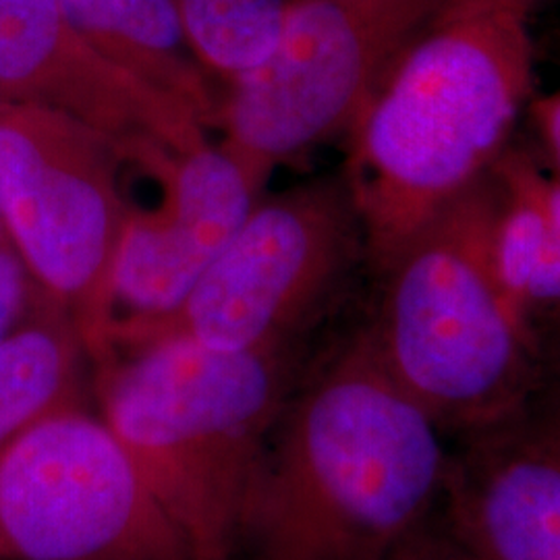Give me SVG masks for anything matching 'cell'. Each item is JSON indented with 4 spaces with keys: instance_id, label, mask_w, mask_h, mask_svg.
Wrapping results in <instances>:
<instances>
[{
    "instance_id": "1",
    "label": "cell",
    "mask_w": 560,
    "mask_h": 560,
    "mask_svg": "<svg viewBox=\"0 0 560 560\" xmlns=\"http://www.w3.org/2000/svg\"><path fill=\"white\" fill-rule=\"evenodd\" d=\"M448 439L365 326L301 382L249 502V560H381L442 501Z\"/></svg>"
},
{
    "instance_id": "2",
    "label": "cell",
    "mask_w": 560,
    "mask_h": 560,
    "mask_svg": "<svg viewBox=\"0 0 560 560\" xmlns=\"http://www.w3.org/2000/svg\"><path fill=\"white\" fill-rule=\"evenodd\" d=\"M529 18L523 0H442L347 131L342 175L376 275L509 148L534 101Z\"/></svg>"
},
{
    "instance_id": "3",
    "label": "cell",
    "mask_w": 560,
    "mask_h": 560,
    "mask_svg": "<svg viewBox=\"0 0 560 560\" xmlns=\"http://www.w3.org/2000/svg\"><path fill=\"white\" fill-rule=\"evenodd\" d=\"M295 345L162 339L101 363L102 420L191 560H233L270 439L293 395Z\"/></svg>"
},
{
    "instance_id": "4",
    "label": "cell",
    "mask_w": 560,
    "mask_h": 560,
    "mask_svg": "<svg viewBox=\"0 0 560 560\" xmlns=\"http://www.w3.org/2000/svg\"><path fill=\"white\" fill-rule=\"evenodd\" d=\"M499 203L490 171L428 222L378 275L381 300L365 326L386 372L446 439L540 390L538 332L494 272Z\"/></svg>"
},
{
    "instance_id": "5",
    "label": "cell",
    "mask_w": 560,
    "mask_h": 560,
    "mask_svg": "<svg viewBox=\"0 0 560 560\" xmlns=\"http://www.w3.org/2000/svg\"><path fill=\"white\" fill-rule=\"evenodd\" d=\"M117 143L65 113L0 101V219L38 289L104 361L113 277L131 206Z\"/></svg>"
},
{
    "instance_id": "6",
    "label": "cell",
    "mask_w": 560,
    "mask_h": 560,
    "mask_svg": "<svg viewBox=\"0 0 560 560\" xmlns=\"http://www.w3.org/2000/svg\"><path fill=\"white\" fill-rule=\"evenodd\" d=\"M361 261L365 233L345 175L301 183L258 201L179 307L113 355L175 337L235 351L293 345Z\"/></svg>"
},
{
    "instance_id": "7",
    "label": "cell",
    "mask_w": 560,
    "mask_h": 560,
    "mask_svg": "<svg viewBox=\"0 0 560 560\" xmlns=\"http://www.w3.org/2000/svg\"><path fill=\"white\" fill-rule=\"evenodd\" d=\"M442 0H289L268 57L221 102V148L261 194L280 162L347 133Z\"/></svg>"
},
{
    "instance_id": "8",
    "label": "cell",
    "mask_w": 560,
    "mask_h": 560,
    "mask_svg": "<svg viewBox=\"0 0 560 560\" xmlns=\"http://www.w3.org/2000/svg\"><path fill=\"white\" fill-rule=\"evenodd\" d=\"M0 560H191L101 413L67 407L0 448Z\"/></svg>"
},
{
    "instance_id": "9",
    "label": "cell",
    "mask_w": 560,
    "mask_h": 560,
    "mask_svg": "<svg viewBox=\"0 0 560 560\" xmlns=\"http://www.w3.org/2000/svg\"><path fill=\"white\" fill-rule=\"evenodd\" d=\"M0 101L81 120L156 177L208 143L189 110L96 52L60 0H0Z\"/></svg>"
},
{
    "instance_id": "10",
    "label": "cell",
    "mask_w": 560,
    "mask_h": 560,
    "mask_svg": "<svg viewBox=\"0 0 560 560\" xmlns=\"http://www.w3.org/2000/svg\"><path fill=\"white\" fill-rule=\"evenodd\" d=\"M159 179L161 206L131 208L125 224L104 361L122 340L179 307L260 201L240 164L210 141L177 156Z\"/></svg>"
},
{
    "instance_id": "11",
    "label": "cell",
    "mask_w": 560,
    "mask_h": 560,
    "mask_svg": "<svg viewBox=\"0 0 560 560\" xmlns=\"http://www.w3.org/2000/svg\"><path fill=\"white\" fill-rule=\"evenodd\" d=\"M442 506L488 560H560V405L538 390L448 446Z\"/></svg>"
},
{
    "instance_id": "12",
    "label": "cell",
    "mask_w": 560,
    "mask_h": 560,
    "mask_svg": "<svg viewBox=\"0 0 560 560\" xmlns=\"http://www.w3.org/2000/svg\"><path fill=\"white\" fill-rule=\"evenodd\" d=\"M69 21L120 71L219 127L221 102L196 59L173 0H60Z\"/></svg>"
},
{
    "instance_id": "13",
    "label": "cell",
    "mask_w": 560,
    "mask_h": 560,
    "mask_svg": "<svg viewBox=\"0 0 560 560\" xmlns=\"http://www.w3.org/2000/svg\"><path fill=\"white\" fill-rule=\"evenodd\" d=\"M90 358L73 320L44 293L0 342V448L21 432L81 405V363Z\"/></svg>"
},
{
    "instance_id": "14",
    "label": "cell",
    "mask_w": 560,
    "mask_h": 560,
    "mask_svg": "<svg viewBox=\"0 0 560 560\" xmlns=\"http://www.w3.org/2000/svg\"><path fill=\"white\" fill-rule=\"evenodd\" d=\"M289 0H173L208 73L233 81L260 65L279 38Z\"/></svg>"
},
{
    "instance_id": "15",
    "label": "cell",
    "mask_w": 560,
    "mask_h": 560,
    "mask_svg": "<svg viewBox=\"0 0 560 560\" xmlns=\"http://www.w3.org/2000/svg\"><path fill=\"white\" fill-rule=\"evenodd\" d=\"M381 560H488L446 515L442 501Z\"/></svg>"
},
{
    "instance_id": "16",
    "label": "cell",
    "mask_w": 560,
    "mask_h": 560,
    "mask_svg": "<svg viewBox=\"0 0 560 560\" xmlns=\"http://www.w3.org/2000/svg\"><path fill=\"white\" fill-rule=\"evenodd\" d=\"M38 284L7 235L0 237V342L7 339L38 300Z\"/></svg>"
},
{
    "instance_id": "17",
    "label": "cell",
    "mask_w": 560,
    "mask_h": 560,
    "mask_svg": "<svg viewBox=\"0 0 560 560\" xmlns=\"http://www.w3.org/2000/svg\"><path fill=\"white\" fill-rule=\"evenodd\" d=\"M527 110L540 141L546 166L560 179V88L534 98Z\"/></svg>"
},
{
    "instance_id": "18",
    "label": "cell",
    "mask_w": 560,
    "mask_h": 560,
    "mask_svg": "<svg viewBox=\"0 0 560 560\" xmlns=\"http://www.w3.org/2000/svg\"><path fill=\"white\" fill-rule=\"evenodd\" d=\"M540 347V388L560 405V314L536 326Z\"/></svg>"
},
{
    "instance_id": "19",
    "label": "cell",
    "mask_w": 560,
    "mask_h": 560,
    "mask_svg": "<svg viewBox=\"0 0 560 560\" xmlns=\"http://www.w3.org/2000/svg\"><path fill=\"white\" fill-rule=\"evenodd\" d=\"M541 203L548 219V229L560 237V179L544 168L540 185Z\"/></svg>"
},
{
    "instance_id": "20",
    "label": "cell",
    "mask_w": 560,
    "mask_h": 560,
    "mask_svg": "<svg viewBox=\"0 0 560 560\" xmlns=\"http://www.w3.org/2000/svg\"><path fill=\"white\" fill-rule=\"evenodd\" d=\"M529 9H532V13L534 11H538L540 7H544V4H552V2H560V0H523Z\"/></svg>"
},
{
    "instance_id": "21",
    "label": "cell",
    "mask_w": 560,
    "mask_h": 560,
    "mask_svg": "<svg viewBox=\"0 0 560 560\" xmlns=\"http://www.w3.org/2000/svg\"><path fill=\"white\" fill-rule=\"evenodd\" d=\"M2 235H7V233H4V226H2V219H0V237H2Z\"/></svg>"
}]
</instances>
